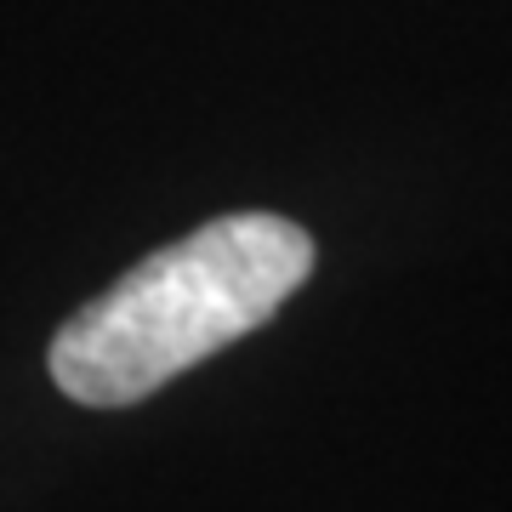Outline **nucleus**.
I'll use <instances>...</instances> for the list:
<instances>
[{"label": "nucleus", "mask_w": 512, "mask_h": 512, "mask_svg": "<svg viewBox=\"0 0 512 512\" xmlns=\"http://www.w3.org/2000/svg\"><path fill=\"white\" fill-rule=\"evenodd\" d=\"M313 274L308 228L234 211L143 256L52 336L46 370L63 399L126 410L274 319Z\"/></svg>", "instance_id": "obj_1"}]
</instances>
